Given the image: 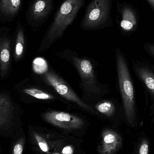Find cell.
<instances>
[{
  "label": "cell",
  "mask_w": 154,
  "mask_h": 154,
  "mask_svg": "<svg viewBox=\"0 0 154 154\" xmlns=\"http://www.w3.org/2000/svg\"><path fill=\"white\" fill-rule=\"evenodd\" d=\"M154 11V0H146Z\"/></svg>",
  "instance_id": "22"
},
{
  "label": "cell",
  "mask_w": 154,
  "mask_h": 154,
  "mask_svg": "<svg viewBox=\"0 0 154 154\" xmlns=\"http://www.w3.org/2000/svg\"><path fill=\"white\" fill-rule=\"evenodd\" d=\"M14 107L8 95L0 94V129L8 130L13 125Z\"/></svg>",
  "instance_id": "11"
},
{
  "label": "cell",
  "mask_w": 154,
  "mask_h": 154,
  "mask_svg": "<svg viewBox=\"0 0 154 154\" xmlns=\"http://www.w3.org/2000/svg\"><path fill=\"white\" fill-rule=\"evenodd\" d=\"M25 143V137H21L14 146L12 154H23Z\"/></svg>",
  "instance_id": "18"
},
{
  "label": "cell",
  "mask_w": 154,
  "mask_h": 154,
  "mask_svg": "<svg viewBox=\"0 0 154 154\" xmlns=\"http://www.w3.org/2000/svg\"><path fill=\"white\" fill-rule=\"evenodd\" d=\"M133 70L143 86L146 106L154 117V65L145 60H137L133 64Z\"/></svg>",
  "instance_id": "4"
},
{
  "label": "cell",
  "mask_w": 154,
  "mask_h": 154,
  "mask_svg": "<svg viewBox=\"0 0 154 154\" xmlns=\"http://www.w3.org/2000/svg\"><path fill=\"white\" fill-rule=\"evenodd\" d=\"M97 110L107 117H111L115 114L116 107L112 102L105 101L100 102L96 106Z\"/></svg>",
  "instance_id": "16"
},
{
  "label": "cell",
  "mask_w": 154,
  "mask_h": 154,
  "mask_svg": "<svg viewBox=\"0 0 154 154\" xmlns=\"http://www.w3.org/2000/svg\"><path fill=\"white\" fill-rule=\"evenodd\" d=\"M23 92L33 97L42 100H50L55 98L52 95L35 88H30L23 90Z\"/></svg>",
  "instance_id": "15"
},
{
  "label": "cell",
  "mask_w": 154,
  "mask_h": 154,
  "mask_svg": "<svg viewBox=\"0 0 154 154\" xmlns=\"http://www.w3.org/2000/svg\"><path fill=\"white\" fill-rule=\"evenodd\" d=\"M24 33L22 29L18 31L16 36V43H15L14 57L16 60H19L22 57L24 51Z\"/></svg>",
  "instance_id": "14"
},
{
  "label": "cell",
  "mask_w": 154,
  "mask_h": 154,
  "mask_svg": "<svg viewBox=\"0 0 154 154\" xmlns=\"http://www.w3.org/2000/svg\"><path fill=\"white\" fill-rule=\"evenodd\" d=\"M101 141L98 147L100 154H114L122 146V139L117 132L110 129H105L101 134Z\"/></svg>",
  "instance_id": "10"
},
{
  "label": "cell",
  "mask_w": 154,
  "mask_h": 154,
  "mask_svg": "<svg viewBox=\"0 0 154 154\" xmlns=\"http://www.w3.org/2000/svg\"><path fill=\"white\" fill-rule=\"evenodd\" d=\"M32 137L36 143L38 145L40 150L43 152L50 153V148L47 140L38 133L32 132Z\"/></svg>",
  "instance_id": "17"
},
{
  "label": "cell",
  "mask_w": 154,
  "mask_h": 154,
  "mask_svg": "<svg viewBox=\"0 0 154 154\" xmlns=\"http://www.w3.org/2000/svg\"><path fill=\"white\" fill-rule=\"evenodd\" d=\"M117 11L120 16L119 26L126 33L134 32L137 29L139 17L133 6L127 3H118Z\"/></svg>",
  "instance_id": "8"
},
{
  "label": "cell",
  "mask_w": 154,
  "mask_h": 154,
  "mask_svg": "<svg viewBox=\"0 0 154 154\" xmlns=\"http://www.w3.org/2000/svg\"><path fill=\"white\" fill-rule=\"evenodd\" d=\"M149 154V144L146 140H143L140 144L138 154Z\"/></svg>",
  "instance_id": "20"
},
{
  "label": "cell",
  "mask_w": 154,
  "mask_h": 154,
  "mask_svg": "<svg viewBox=\"0 0 154 154\" xmlns=\"http://www.w3.org/2000/svg\"><path fill=\"white\" fill-rule=\"evenodd\" d=\"M54 0H33L29 10V19L41 25L49 17L54 9Z\"/></svg>",
  "instance_id": "9"
},
{
  "label": "cell",
  "mask_w": 154,
  "mask_h": 154,
  "mask_svg": "<svg viewBox=\"0 0 154 154\" xmlns=\"http://www.w3.org/2000/svg\"><path fill=\"white\" fill-rule=\"evenodd\" d=\"M21 0H0V11L5 15L12 16L19 11Z\"/></svg>",
  "instance_id": "13"
},
{
  "label": "cell",
  "mask_w": 154,
  "mask_h": 154,
  "mask_svg": "<svg viewBox=\"0 0 154 154\" xmlns=\"http://www.w3.org/2000/svg\"><path fill=\"white\" fill-rule=\"evenodd\" d=\"M10 41L6 38L0 39V75L2 78L8 73L11 57Z\"/></svg>",
  "instance_id": "12"
},
{
  "label": "cell",
  "mask_w": 154,
  "mask_h": 154,
  "mask_svg": "<svg viewBox=\"0 0 154 154\" xmlns=\"http://www.w3.org/2000/svg\"><path fill=\"white\" fill-rule=\"evenodd\" d=\"M86 0H64L59 7L45 35L43 42L47 48L63 36L72 24Z\"/></svg>",
  "instance_id": "2"
},
{
  "label": "cell",
  "mask_w": 154,
  "mask_h": 154,
  "mask_svg": "<svg viewBox=\"0 0 154 154\" xmlns=\"http://www.w3.org/2000/svg\"><path fill=\"white\" fill-rule=\"evenodd\" d=\"M116 61L119 86L125 116L128 124L134 125L137 119V106L134 83L126 59L119 49L116 52Z\"/></svg>",
  "instance_id": "1"
},
{
  "label": "cell",
  "mask_w": 154,
  "mask_h": 154,
  "mask_svg": "<svg viewBox=\"0 0 154 154\" xmlns=\"http://www.w3.org/2000/svg\"><path fill=\"white\" fill-rule=\"evenodd\" d=\"M143 48L147 54L154 58V43L145 42L143 45Z\"/></svg>",
  "instance_id": "19"
},
{
  "label": "cell",
  "mask_w": 154,
  "mask_h": 154,
  "mask_svg": "<svg viewBox=\"0 0 154 154\" xmlns=\"http://www.w3.org/2000/svg\"><path fill=\"white\" fill-rule=\"evenodd\" d=\"M42 116L48 123L55 126L69 130L79 129L84 124V121L80 118L61 111H48L43 114Z\"/></svg>",
  "instance_id": "6"
},
{
  "label": "cell",
  "mask_w": 154,
  "mask_h": 154,
  "mask_svg": "<svg viewBox=\"0 0 154 154\" xmlns=\"http://www.w3.org/2000/svg\"><path fill=\"white\" fill-rule=\"evenodd\" d=\"M44 77L46 82L60 96L88 111H93L92 108L83 102L68 84L54 72L48 71L45 73Z\"/></svg>",
  "instance_id": "5"
},
{
  "label": "cell",
  "mask_w": 154,
  "mask_h": 154,
  "mask_svg": "<svg viewBox=\"0 0 154 154\" xmlns=\"http://www.w3.org/2000/svg\"><path fill=\"white\" fill-rule=\"evenodd\" d=\"M72 60L80 75L84 88L88 91L98 93L99 90L97 86L93 66L90 61L77 57L72 58Z\"/></svg>",
  "instance_id": "7"
},
{
  "label": "cell",
  "mask_w": 154,
  "mask_h": 154,
  "mask_svg": "<svg viewBox=\"0 0 154 154\" xmlns=\"http://www.w3.org/2000/svg\"><path fill=\"white\" fill-rule=\"evenodd\" d=\"M112 0H91L86 7L80 23L84 30H92L110 27Z\"/></svg>",
  "instance_id": "3"
},
{
  "label": "cell",
  "mask_w": 154,
  "mask_h": 154,
  "mask_svg": "<svg viewBox=\"0 0 154 154\" xmlns=\"http://www.w3.org/2000/svg\"><path fill=\"white\" fill-rule=\"evenodd\" d=\"M74 148L71 145L65 146L62 151V154H74Z\"/></svg>",
  "instance_id": "21"
}]
</instances>
